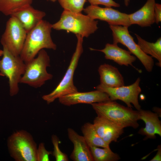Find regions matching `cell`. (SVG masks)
<instances>
[{
	"label": "cell",
	"mask_w": 161,
	"mask_h": 161,
	"mask_svg": "<svg viewBox=\"0 0 161 161\" xmlns=\"http://www.w3.org/2000/svg\"><path fill=\"white\" fill-rule=\"evenodd\" d=\"M52 29V24L42 20L27 33L20 55L25 64L35 57L43 49H56L57 46L51 36Z\"/></svg>",
	"instance_id": "obj_1"
},
{
	"label": "cell",
	"mask_w": 161,
	"mask_h": 161,
	"mask_svg": "<svg viewBox=\"0 0 161 161\" xmlns=\"http://www.w3.org/2000/svg\"><path fill=\"white\" fill-rule=\"evenodd\" d=\"M91 105L97 116L107 119L124 128L131 127L136 129L139 126L138 110L111 100Z\"/></svg>",
	"instance_id": "obj_2"
},
{
	"label": "cell",
	"mask_w": 161,
	"mask_h": 161,
	"mask_svg": "<svg viewBox=\"0 0 161 161\" xmlns=\"http://www.w3.org/2000/svg\"><path fill=\"white\" fill-rule=\"evenodd\" d=\"M98 21L81 13H74L64 10L60 18L52 24V28L56 30H64L83 37H88L97 29Z\"/></svg>",
	"instance_id": "obj_3"
},
{
	"label": "cell",
	"mask_w": 161,
	"mask_h": 161,
	"mask_svg": "<svg viewBox=\"0 0 161 161\" xmlns=\"http://www.w3.org/2000/svg\"><path fill=\"white\" fill-rule=\"evenodd\" d=\"M76 36L77 38L76 49L64 77L51 92L42 97V99L48 104L52 103L56 99L63 96L78 92L74 84L73 77L79 58L83 52V38L79 35Z\"/></svg>",
	"instance_id": "obj_4"
},
{
	"label": "cell",
	"mask_w": 161,
	"mask_h": 161,
	"mask_svg": "<svg viewBox=\"0 0 161 161\" xmlns=\"http://www.w3.org/2000/svg\"><path fill=\"white\" fill-rule=\"evenodd\" d=\"M26 64L25 71L20 83L38 88L52 78V75L47 70V67L50 66V57L44 49L41 50L35 57Z\"/></svg>",
	"instance_id": "obj_5"
},
{
	"label": "cell",
	"mask_w": 161,
	"mask_h": 161,
	"mask_svg": "<svg viewBox=\"0 0 161 161\" xmlns=\"http://www.w3.org/2000/svg\"><path fill=\"white\" fill-rule=\"evenodd\" d=\"M3 47V53L0 60V75L8 80L10 94L16 95L19 91V83L25 69L26 64L19 56H15Z\"/></svg>",
	"instance_id": "obj_6"
},
{
	"label": "cell",
	"mask_w": 161,
	"mask_h": 161,
	"mask_svg": "<svg viewBox=\"0 0 161 161\" xmlns=\"http://www.w3.org/2000/svg\"><path fill=\"white\" fill-rule=\"evenodd\" d=\"M11 156L16 161H36L37 145L31 134L24 130L14 132L8 140Z\"/></svg>",
	"instance_id": "obj_7"
},
{
	"label": "cell",
	"mask_w": 161,
	"mask_h": 161,
	"mask_svg": "<svg viewBox=\"0 0 161 161\" xmlns=\"http://www.w3.org/2000/svg\"><path fill=\"white\" fill-rule=\"evenodd\" d=\"M127 26L109 25L112 31L113 43H121L127 47L129 51L136 56L141 62L146 70L151 72L154 66L152 57L144 53L138 44L135 43L133 38L130 34Z\"/></svg>",
	"instance_id": "obj_8"
},
{
	"label": "cell",
	"mask_w": 161,
	"mask_h": 161,
	"mask_svg": "<svg viewBox=\"0 0 161 161\" xmlns=\"http://www.w3.org/2000/svg\"><path fill=\"white\" fill-rule=\"evenodd\" d=\"M27 32L19 21L10 16L7 21L1 43L11 53L19 56L23 48Z\"/></svg>",
	"instance_id": "obj_9"
},
{
	"label": "cell",
	"mask_w": 161,
	"mask_h": 161,
	"mask_svg": "<svg viewBox=\"0 0 161 161\" xmlns=\"http://www.w3.org/2000/svg\"><path fill=\"white\" fill-rule=\"evenodd\" d=\"M140 78H138L134 83L129 86L112 88L100 84L95 89L106 93L111 100H121L124 102L128 107L132 108V104L137 110H140L141 108L138 98L141 92L140 86Z\"/></svg>",
	"instance_id": "obj_10"
},
{
	"label": "cell",
	"mask_w": 161,
	"mask_h": 161,
	"mask_svg": "<svg viewBox=\"0 0 161 161\" xmlns=\"http://www.w3.org/2000/svg\"><path fill=\"white\" fill-rule=\"evenodd\" d=\"M83 10L91 18L107 22L109 25H121L129 27L131 25L129 14L122 13L111 7H102L90 5Z\"/></svg>",
	"instance_id": "obj_11"
},
{
	"label": "cell",
	"mask_w": 161,
	"mask_h": 161,
	"mask_svg": "<svg viewBox=\"0 0 161 161\" xmlns=\"http://www.w3.org/2000/svg\"><path fill=\"white\" fill-rule=\"evenodd\" d=\"M58 99L60 103L67 106L79 103L91 104L111 100L106 93L96 89L86 92H78L63 96Z\"/></svg>",
	"instance_id": "obj_12"
},
{
	"label": "cell",
	"mask_w": 161,
	"mask_h": 161,
	"mask_svg": "<svg viewBox=\"0 0 161 161\" xmlns=\"http://www.w3.org/2000/svg\"><path fill=\"white\" fill-rule=\"evenodd\" d=\"M99 136L109 145L113 142H116L124 132V128L105 118L97 116L93 123Z\"/></svg>",
	"instance_id": "obj_13"
},
{
	"label": "cell",
	"mask_w": 161,
	"mask_h": 161,
	"mask_svg": "<svg viewBox=\"0 0 161 161\" xmlns=\"http://www.w3.org/2000/svg\"><path fill=\"white\" fill-rule=\"evenodd\" d=\"M67 132L68 138L74 146L70 158L74 161H94L90 147L83 136L70 128H68Z\"/></svg>",
	"instance_id": "obj_14"
},
{
	"label": "cell",
	"mask_w": 161,
	"mask_h": 161,
	"mask_svg": "<svg viewBox=\"0 0 161 161\" xmlns=\"http://www.w3.org/2000/svg\"><path fill=\"white\" fill-rule=\"evenodd\" d=\"M140 120L145 123V126L141 128L138 133L145 136L143 139H154L156 134L161 136V122L159 118L158 115L149 110L141 109L138 110Z\"/></svg>",
	"instance_id": "obj_15"
},
{
	"label": "cell",
	"mask_w": 161,
	"mask_h": 161,
	"mask_svg": "<svg viewBox=\"0 0 161 161\" xmlns=\"http://www.w3.org/2000/svg\"><path fill=\"white\" fill-rule=\"evenodd\" d=\"M45 15L44 12L35 9L30 5L18 10L10 16L15 17L27 33L43 20Z\"/></svg>",
	"instance_id": "obj_16"
},
{
	"label": "cell",
	"mask_w": 161,
	"mask_h": 161,
	"mask_svg": "<svg viewBox=\"0 0 161 161\" xmlns=\"http://www.w3.org/2000/svg\"><path fill=\"white\" fill-rule=\"evenodd\" d=\"M90 49L103 52L105 55L106 59L113 60L120 65L133 66L132 63L136 59V58L131 55V53L129 51L120 47L117 44L107 43L105 48L102 49H97L90 48Z\"/></svg>",
	"instance_id": "obj_17"
},
{
	"label": "cell",
	"mask_w": 161,
	"mask_h": 161,
	"mask_svg": "<svg viewBox=\"0 0 161 161\" xmlns=\"http://www.w3.org/2000/svg\"><path fill=\"white\" fill-rule=\"evenodd\" d=\"M155 0H147L144 5L135 12L129 14L130 24L141 27L150 26L155 23L154 8Z\"/></svg>",
	"instance_id": "obj_18"
},
{
	"label": "cell",
	"mask_w": 161,
	"mask_h": 161,
	"mask_svg": "<svg viewBox=\"0 0 161 161\" xmlns=\"http://www.w3.org/2000/svg\"><path fill=\"white\" fill-rule=\"evenodd\" d=\"M100 84L115 88L125 85L123 78L118 69L110 64H104L99 67Z\"/></svg>",
	"instance_id": "obj_19"
},
{
	"label": "cell",
	"mask_w": 161,
	"mask_h": 161,
	"mask_svg": "<svg viewBox=\"0 0 161 161\" xmlns=\"http://www.w3.org/2000/svg\"><path fill=\"white\" fill-rule=\"evenodd\" d=\"M137 41V44L141 50L146 55H151L157 59V65L161 66V38L160 37L154 43L148 42L135 34Z\"/></svg>",
	"instance_id": "obj_20"
},
{
	"label": "cell",
	"mask_w": 161,
	"mask_h": 161,
	"mask_svg": "<svg viewBox=\"0 0 161 161\" xmlns=\"http://www.w3.org/2000/svg\"><path fill=\"white\" fill-rule=\"evenodd\" d=\"M81 131L83 136L90 147H110L109 145L105 142L99 136L93 124L89 122L84 123L81 127Z\"/></svg>",
	"instance_id": "obj_21"
},
{
	"label": "cell",
	"mask_w": 161,
	"mask_h": 161,
	"mask_svg": "<svg viewBox=\"0 0 161 161\" xmlns=\"http://www.w3.org/2000/svg\"><path fill=\"white\" fill-rule=\"evenodd\" d=\"M33 0H0V12L10 16L15 12L26 6L31 5Z\"/></svg>",
	"instance_id": "obj_22"
},
{
	"label": "cell",
	"mask_w": 161,
	"mask_h": 161,
	"mask_svg": "<svg viewBox=\"0 0 161 161\" xmlns=\"http://www.w3.org/2000/svg\"><path fill=\"white\" fill-rule=\"evenodd\" d=\"M103 148L90 147L94 161H117L120 159L119 155L113 152L110 147Z\"/></svg>",
	"instance_id": "obj_23"
},
{
	"label": "cell",
	"mask_w": 161,
	"mask_h": 161,
	"mask_svg": "<svg viewBox=\"0 0 161 161\" xmlns=\"http://www.w3.org/2000/svg\"><path fill=\"white\" fill-rule=\"evenodd\" d=\"M64 10L74 13H81L87 0H58Z\"/></svg>",
	"instance_id": "obj_24"
},
{
	"label": "cell",
	"mask_w": 161,
	"mask_h": 161,
	"mask_svg": "<svg viewBox=\"0 0 161 161\" xmlns=\"http://www.w3.org/2000/svg\"><path fill=\"white\" fill-rule=\"evenodd\" d=\"M51 141L53 146V151L52 154L56 161H68L67 155L63 152L59 147L60 141L58 137L55 135L53 134L51 136Z\"/></svg>",
	"instance_id": "obj_25"
},
{
	"label": "cell",
	"mask_w": 161,
	"mask_h": 161,
	"mask_svg": "<svg viewBox=\"0 0 161 161\" xmlns=\"http://www.w3.org/2000/svg\"><path fill=\"white\" fill-rule=\"evenodd\" d=\"M52 154V152L47 150L44 143H41L39 144L36 150V161H49V156Z\"/></svg>",
	"instance_id": "obj_26"
},
{
	"label": "cell",
	"mask_w": 161,
	"mask_h": 161,
	"mask_svg": "<svg viewBox=\"0 0 161 161\" xmlns=\"http://www.w3.org/2000/svg\"><path fill=\"white\" fill-rule=\"evenodd\" d=\"M90 5H103L106 7H119L120 4L116 2L113 0H87Z\"/></svg>",
	"instance_id": "obj_27"
},
{
	"label": "cell",
	"mask_w": 161,
	"mask_h": 161,
	"mask_svg": "<svg viewBox=\"0 0 161 161\" xmlns=\"http://www.w3.org/2000/svg\"><path fill=\"white\" fill-rule=\"evenodd\" d=\"M154 15L155 23L157 24L161 21V4L155 3L154 8Z\"/></svg>",
	"instance_id": "obj_28"
},
{
	"label": "cell",
	"mask_w": 161,
	"mask_h": 161,
	"mask_svg": "<svg viewBox=\"0 0 161 161\" xmlns=\"http://www.w3.org/2000/svg\"><path fill=\"white\" fill-rule=\"evenodd\" d=\"M150 161H161V146L159 145L157 148V152L155 156Z\"/></svg>",
	"instance_id": "obj_29"
},
{
	"label": "cell",
	"mask_w": 161,
	"mask_h": 161,
	"mask_svg": "<svg viewBox=\"0 0 161 161\" xmlns=\"http://www.w3.org/2000/svg\"><path fill=\"white\" fill-rule=\"evenodd\" d=\"M153 110L156 112V113L158 115L159 117L160 116V114L161 115V113H160V111H161L160 109L159 108L155 107L154 108Z\"/></svg>",
	"instance_id": "obj_30"
},
{
	"label": "cell",
	"mask_w": 161,
	"mask_h": 161,
	"mask_svg": "<svg viewBox=\"0 0 161 161\" xmlns=\"http://www.w3.org/2000/svg\"><path fill=\"white\" fill-rule=\"evenodd\" d=\"M130 0H124V3L126 6L127 7L129 6Z\"/></svg>",
	"instance_id": "obj_31"
},
{
	"label": "cell",
	"mask_w": 161,
	"mask_h": 161,
	"mask_svg": "<svg viewBox=\"0 0 161 161\" xmlns=\"http://www.w3.org/2000/svg\"><path fill=\"white\" fill-rule=\"evenodd\" d=\"M3 53L2 50H0V57L2 56Z\"/></svg>",
	"instance_id": "obj_32"
},
{
	"label": "cell",
	"mask_w": 161,
	"mask_h": 161,
	"mask_svg": "<svg viewBox=\"0 0 161 161\" xmlns=\"http://www.w3.org/2000/svg\"><path fill=\"white\" fill-rule=\"evenodd\" d=\"M47 1H52V2H55V1H57V0H47Z\"/></svg>",
	"instance_id": "obj_33"
}]
</instances>
